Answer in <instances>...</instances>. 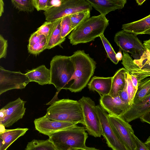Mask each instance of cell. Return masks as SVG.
Here are the masks:
<instances>
[{"mask_svg": "<svg viewBox=\"0 0 150 150\" xmlns=\"http://www.w3.org/2000/svg\"><path fill=\"white\" fill-rule=\"evenodd\" d=\"M78 101L81 107L86 131L90 135L100 137L102 132L95 102L90 98L84 96Z\"/></svg>", "mask_w": 150, "mask_h": 150, "instance_id": "obj_7", "label": "cell"}, {"mask_svg": "<svg viewBox=\"0 0 150 150\" xmlns=\"http://www.w3.org/2000/svg\"><path fill=\"white\" fill-rule=\"evenodd\" d=\"M108 117L113 130L128 150H135V135L132 126L120 116L108 114Z\"/></svg>", "mask_w": 150, "mask_h": 150, "instance_id": "obj_9", "label": "cell"}, {"mask_svg": "<svg viewBox=\"0 0 150 150\" xmlns=\"http://www.w3.org/2000/svg\"><path fill=\"white\" fill-rule=\"evenodd\" d=\"M100 105L109 114L120 116L129 108L128 103L122 100L118 96L112 97L109 94L101 96Z\"/></svg>", "mask_w": 150, "mask_h": 150, "instance_id": "obj_14", "label": "cell"}, {"mask_svg": "<svg viewBox=\"0 0 150 150\" xmlns=\"http://www.w3.org/2000/svg\"><path fill=\"white\" fill-rule=\"evenodd\" d=\"M60 28L61 36L63 38H65V37L73 30L69 16L62 18Z\"/></svg>", "mask_w": 150, "mask_h": 150, "instance_id": "obj_32", "label": "cell"}, {"mask_svg": "<svg viewBox=\"0 0 150 150\" xmlns=\"http://www.w3.org/2000/svg\"><path fill=\"white\" fill-rule=\"evenodd\" d=\"M45 116L51 120L84 124L81 105L78 101L73 100L63 99L54 102L47 108Z\"/></svg>", "mask_w": 150, "mask_h": 150, "instance_id": "obj_3", "label": "cell"}, {"mask_svg": "<svg viewBox=\"0 0 150 150\" xmlns=\"http://www.w3.org/2000/svg\"><path fill=\"white\" fill-rule=\"evenodd\" d=\"M11 1L14 7L19 11L31 12L34 10L31 0H12Z\"/></svg>", "mask_w": 150, "mask_h": 150, "instance_id": "obj_28", "label": "cell"}, {"mask_svg": "<svg viewBox=\"0 0 150 150\" xmlns=\"http://www.w3.org/2000/svg\"><path fill=\"white\" fill-rule=\"evenodd\" d=\"M96 106L101 126L102 135L108 146L112 150H128L113 130L105 111L100 105Z\"/></svg>", "mask_w": 150, "mask_h": 150, "instance_id": "obj_12", "label": "cell"}, {"mask_svg": "<svg viewBox=\"0 0 150 150\" xmlns=\"http://www.w3.org/2000/svg\"><path fill=\"white\" fill-rule=\"evenodd\" d=\"M134 137L136 144L135 150H150L144 142H143L135 135Z\"/></svg>", "mask_w": 150, "mask_h": 150, "instance_id": "obj_37", "label": "cell"}, {"mask_svg": "<svg viewBox=\"0 0 150 150\" xmlns=\"http://www.w3.org/2000/svg\"><path fill=\"white\" fill-rule=\"evenodd\" d=\"M122 64L131 76L133 84L137 90L139 83L150 77V74L141 69L135 64L128 53L123 52Z\"/></svg>", "mask_w": 150, "mask_h": 150, "instance_id": "obj_15", "label": "cell"}, {"mask_svg": "<svg viewBox=\"0 0 150 150\" xmlns=\"http://www.w3.org/2000/svg\"><path fill=\"white\" fill-rule=\"evenodd\" d=\"M70 57L75 71L70 81L69 90L72 92H78L88 85L94 73L96 63L83 50L75 51Z\"/></svg>", "mask_w": 150, "mask_h": 150, "instance_id": "obj_1", "label": "cell"}, {"mask_svg": "<svg viewBox=\"0 0 150 150\" xmlns=\"http://www.w3.org/2000/svg\"><path fill=\"white\" fill-rule=\"evenodd\" d=\"M92 7L86 0H62L58 6H53L44 12L47 21H53Z\"/></svg>", "mask_w": 150, "mask_h": 150, "instance_id": "obj_6", "label": "cell"}, {"mask_svg": "<svg viewBox=\"0 0 150 150\" xmlns=\"http://www.w3.org/2000/svg\"><path fill=\"white\" fill-rule=\"evenodd\" d=\"M126 78L127 82V89L129 97V104L130 106L133 104L134 100L137 90L135 88L132 83L131 77L127 72L126 73Z\"/></svg>", "mask_w": 150, "mask_h": 150, "instance_id": "obj_33", "label": "cell"}, {"mask_svg": "<svg viewBox=\"0 0 150 150\" xmlns=\"http://www.w3.org/2000/svg\"><path fill=\"white\" fill-rule=\"evenodd\" d=\"M51 80L50 84L54 85L58 91L69 90L70 81L74 72V65L70 56L56 55L50 62Z\"/></svg>", "mask_w": 150, "mask_h": 150, "instance_id": "obj_5", "label": "cell"}, {"mask_svg": "<svg viewBox=\"0 0 150 150\" xmlns=\"http://www.w3.org/2000/svg\"><path fill=\"white\" fill-rule=\"evenodd\" d=\"M28 129V128H18L10 129L4 128L0 133V150H6L14 142L24 135Z\"/></svg>", "mask_w": 150, "mask_h": 150, "instance_id": "obj_18", "label": "cell"}, {"mask_svg": "<svg viewBox=\"0 0 150 150\" xmlns=\"http://www.w3.org/2000/svg\"><path fill=\"white\" fill-rule=\"evenodd\" d=\"M91 10L88 9L69 16L73 30L90 17Z\"/></svg>", "mask_w": 150, "mask_h": 150, "instance_id": "obj_27", "label": "cell"}, {"mask_svg": "<svg viewBox=\"0 0 150 150\" xmlns=\"http://www.w3.org/2000/svg\"><path fill=\"white\" fill-rule=\"evenodd\" d=\"M25 150H57L49 140L34 139L28 143Z\"/></svg>", "mask_w": 150, "mask_h": 150, "instance_id": "obj_25", "label": "cell"}, {"mask_svg": "<svg viewBox=\"0 0 150 150\" xmlns=\"http://www.w3.org/2000/svg\"><path fill=\"white\" fill-rule=\"evenodd\" d=\"M140 119L142 122L150 125V112L143 115Z\"/></svg>", "mask_w": 150, "mask_h": 150, "instance_id": "obj_38", "label": "cell"}, {"mask_svg": "<svg viewBox=\"0 0 150 150\" xmlns=\"http://www.w3.org/2000/svg\"><path fill=\"white\" fill-rule=\"evenodd\" d=\"M150 112V94L136 104H133L120 116L127 122L140 119Z\"/></svg>", "mask_w": 150, "mask_h": 150, "instance_id": "obj_16", "label": "cell"}, {"mask_svg": "<svg viewBox=\"0 0 150 150\" xmlns=\"http://www.w3.org/2000/svg\"><path fill=\"white\" fill-rule=\"evenodd\" d=\"M150 94V78H146L139 82L134 100L133 104H136Z\"/></svg>", "mask_w": 150, "mask_h": 150, "instance_id": "obj_26", "label": "cell"}, {"mask_svg": "<svg viewBox=\"0 0 150 150\" xmlns=\"http://www.w3.org/2000/svg\"><path fill=\"white\" fill-rule=\"evenodd\" d=\"M126 70L124 68L119 69L112 77L111 90L109 95L112 97L118 96L119 93L122 91L126 82Z\"/></svg>", "mask_w": 150, "mask_h": 150, "instance_id": "obj_23", "label": "cell"}, {"mask_svg": "<svg viewBox=\"0 0 150 150\" xmlns=\"http://www.w3.org/2000/svg\"><path fill=\"white\" fill-rule=\"evenodd\" d=\"M87 1L100 15L105 17L109 12L122 8L126 0H86Z\"/></svg>", "mask_w": 150, "mask_h": 150, "instance_id": "obj_17", "label": "cell"}, {"mask_svg": "<svg viewBox=\"0 0 150 150\" xmlns=\"http://www.w3.org/2000/svg\"><path fill=\"white\" fill-rule=\"evenodd\" d=\"M47 40L43 35L38 34L35 31L31 34L28 45V52L32 54H38L46 49Z\"/></svg>", "mask_w": 150, "mask_h": 150, "instance_id": "obj_21", "label": "cell"}, {"mask_svg": "<svg viewBox=\"0 0 150 150\" xmlns=\"http://www.w3.org/2000/svg\"><path fill=\"white\" fill-rule=\"evenodd\" d=\"M114 40L123 52L130 53L134 60L139 59L147 50L136 35L123 30L115 34Z\"/></svg>", "mask_w": 150, "mask_h": 150, "instance_id": "obj_8", "label": "cell"}, {"mask_svg": "<svg viewBox=\"0 0 150 150\" xmlns=\"http://www.w3.org/2000/svg\"><path fill=\"white\" fill-rule=\"evenodd\" d=\"M146 0H136V1L138 5L141 6L142 5Z\"/></svg>", "mask_w": 150, "mask_h": 150, "instance_id": "obj_44", "label": "cell"}, {"mask_svg": "<svg viewBox=\"0 0 150 150\" xmlns=\"http://www.w3.org/2000/svg\"><path fill=\"white\" fill-rule=\"evenodd\" d=\"M100 37L107 53V57L114 64H117L119 62L116 58V53L111 44L103 34L101 35Z\"/></svg>", "mask_w": 150, "mask_h": 150, "instance_id": "obj_30", "label": "cell"}, {"mask_svg": "<svg viewBox=\"0 0 150 150\" xmlns=\"http://www.w3.org/2000/svg\"><path fill=\"white\" fill-rule=\"evenodd\" d=\"M35 129L40 133L50 137L57 132L77 125V123L62 122L50 119L45 115L35 119Z\"/></svg>", "mask_w": 150, "mask_h": 150, "instance_id": "obj_13", "label": "cell"}, {"mask_svg": "<svg viewBox=\"0 0 150 150\" xmlns=\"http://www.w3.org/2000/svg\"><path fill=\"white\" fill-rule=\"evenodd\" d=\"M8 47L7 40L0 35V59L5 58L6 56Z\"/></svg>", "mask_w": 150, "mask_h": 150, "instance_id": "obj_35", "label": "cell"}, {"mask_svg": "<svg viewBox=\"0 0 150 150\" xmlns=\"http://www.w3.org/2000/svg\"><path fill=\"white\" fill-rule=\"evenodd\" d=\"M150 28V14L139 20L131 23L123 24L122 29L124 31L137 35L142 34L144 31Z\"/></svg>", "mask_w": 150, "mask_h": 150, "instance_id": "obj_22", "label": "cell"}, {"mask_svg": "<svg viewBox=\"0 0 150 150\" xmlns=\"http://www.w3.org/2000/svg\"><path fill=\"white\" fill-rule=\"evenodd\" d=\"M143 44L146 50L150 52V39L144 41Z\"/></svg>", "mask_w": 150, "mask_h": 150, "instance_id": "obj_40", "label": "cell"}, {"mask_svg": "<svg viewBox=\"0 0 150 150\" xmlns=\"http://www.w3.org/2000/svg\"><path fill=\"white\" fill-rule=\"evenodd\" d=\"M112 77H103L94 76L88 84L89 89L97 92L103 96L108 95L110 92Z\"/></svg>", "mask_w": 150, "mask_h": 150, "instance_id": "obj_19", "label": "cell"}, {"mask_svg": "<svg viewBox=\"0 0 150 150\" xmlns=\"http://www.w3.org/2000/svg\"><path fill=\"white\" fill-rule=\"evenodd\" d=\"M134 62L141 69L150 74V52L146 50L140 58L133 60Z\"/></svg>", "mask_w": 150, "mask_h": 150, "instance_id": "obj_29", "label": "cell"}, {"mask_svg": "<svg viewBox=\"0 0 150 150\" xmlns=\"http://www.w3.org/2000/svg\"><path fill=\"white\" fill-rule=\"evenodd\" d=\"M118 96H119L122 100L126 103L129 104V99L127 92L126 80L125 86L124 89L119 93Z\"/></svg>", "mask_w": 150, "mask_h": 150, "instance_id": "obj_36", "label": "cell"}, {"mask_svg": "<svg viewBox=\"0 0 150 150\" xmlns=\"http://www.w3.org/2000/svg\"><path fill=\"white\" fill-rule=\"evenodd\" d=\"M30 82L25 74L7 70L0 66V95L11 90L24 88Z\"/></svg>", "mask_w": 150, "mask_h": 150, "instance_id": "obj_10", "label": "cell"}, {"mask_svg": "<svg viewBox=\"0 0 150 150\" xmlns=\"http://www.w3.org/2000/svg\"><path fill=\"white\" fill-rule=\"evenodd\" d=\"M144 143L150 150V136L147 138Z\"/></svg>", "mask_w": 150, "mask_h": 150, "instance_id": "obj_43", "label": "cell"}, {"mask_svg": "<svg viewBox=\"0 0 150 150\" xmlns=\"http://www.w3.org/2000/svg\"><path fill=\"white\" fill-rule=\"evenodd\" d=\"M121 51L122 50L120 49L119 51L116 53V58L118 62L122 60L123 58V55L122 54Z\"/></svg>", "mask_w": 150, "mask_h": 150, "instance_id": "obj_39", "label": "cell"}, {"mask_svg": "<svg viewBox=\"0 0 150 150\" xmlns=\"http://www.w3.org/2000/svg\"><path fill=\"white\" fill-rule=\"evenodd\" d=\"M25 74L30 82H35L41 85L50 84L51 80L50 70L47 68L44 65L30 70H28Z\"/></svg>", "mask_w": 150, "mask_h": 150, "instance_id": "obj_20", "label": "cell"}, {"mask_svg": "<svg viewBox=\"0 0 150 150\" xmlns=\"http://www.w3.org/2000/svg\"><path fill=\"white\" fill-rule=\"evenodd\" d=\"M75 150H99L95 148L90 147L86 146L84 148H79Z\"/></svg>", "mask_w": 150, "mask_h": 150, "instance_id": "obj_42", "label": "cell"}, {"mask_svg": "<svg viewBox=\"0 0 150 150\" xmlns=\"http://www.w3.org/2000/svg\"><path fill=\"white\" fill-rule=\"evenodd\" d=\"M26 102L19 97L1 108L0 110V125L9 127L22 119L25 112L24 105Z\"/></svg>", "mask_w": 150, "mask_h": 150, "instance_id": "obj_11", "label": "cell"}, {"mask_svg": "<svg viewBox=\"0 0 150 150\" xmlns=\"http://www.w3.org/2000/svg\"><path fill=\"white\" fill-rule=\"evenodd\" d=\"M109 25V20L101 15L94 16L74 29L68 36L72 45L89 42L100 37Z\"/></svg>", "mask_w": 150, "mask_h": 150, "instance_id": "obj_2", "label": "cell"}, {"mask_svg": "<svg viewBox=\"0 0 150 150\" xmlns=\"http://www.w3.org/2000/svg\"><path fill=\"white\" fill-rule=\"evenodd\" d=\"M62 18L58 19L47 41L46 49H50L56 46L60 45L66 39L61 36L60 22Z\"/></svg>", "mask_w": 150, "mask_h": 150, "instance_id": "obj_24", "label": "cell"}, {"mask_svg": "<svg viewBox=\"0 0 150 150\" xmlns=\"http://www.w3.org/2000/svg\"><path fill=\"white\" fill-rule=\"evenodd\" d=\"M32 4L38 11H44L51 8L50 0H31Z\"/></svg>", "mask_w": 150, "mask_h": 150, "instance_id": "obj_34", "label": "cell"}, {"mask_svg": "<svg viewBox=\"0 0 150 150\" xmlns=\"http://www.w3.org/2000/svg\"><path fill=\"white\" fill-rule=\"evenodd\" d=\"M4 3L2 0H0V17L4 12Z\"/></svg>", "mask_w": 150, "mask_h": 150, "instance_id": "obj_41", "label": "cell"}, {"mask_svg": "<svg viewBox=\"0 0 150 150\" xmlns=\"http://www.w3.org/2000/svg\"><path fill=\"white\" fill-rule=\"evenodd\" d=\"M57 20L53 21H46L36 31L39 35H43L46 37L48 41L51 33L56 23Z\"/></svg>", "mask_w": 150, "mask_h": 150, "instance_id": "obj_31", "label": "cell"}, {"mask_svg": "<svg viewBox=\"0 0 150 150\" xmlns=\"http://www.w3.org/2000/svg\"><path fill=\"white\" fill-rule=\"evenodd\" d=\"M86 131L85 127L76 125L54 133L48 139L57 150H75L86 146Z\"/></svg>", "mask_w": 150, "mask_h": 150, "instance_id": "obj_4", "label": "cell"}, {"mask_svg": "<svg viewBox=\"0 0 150 150\" xmlns=\"http://www.w3.org/2000/svg\"><path fill=\"white\" fill-rule=\"evenodd\" d=\"M142 34H148L150 35V28L144 31Z\"/></svg>", "mask_w": 150, "mask_h": 150, "instance_id": "obj_45", "label": "cell"}]
</instances>
